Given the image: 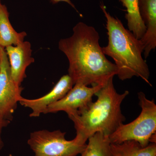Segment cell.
Segmentation results:
<instances>
[{"instance_id":"10","label":"cell","mask_w":156,"mask_h":156,"mask_svg":"<svg viewBox=\"0 0 156 156\" xmlns=\"http://www.w3.org/2000/svg\"><path fill=\"white\" fill-rule=\"evenodd\" d=\"M140 17L144 23L146 31L140 39L143 45L145 58L156 47V0H138Z\"/></svg>"},{"instance_id":"15","label":"cell","mask_w":156,"mask_h":156,"mask_svg":"<svg viewBox=\"0 0 156 156\" xmlns=\"http://www.w3.org/2000/svg\"><path fill=\"white\" fill-rule=\"evenodd\" d=\"M11 121L6 119L0 113V151L4 147V143L2 138V132L4 128L9 126Z\"/></svg>"},{"instance_id":"7","label":"cell","mask_w":156,"mask_h":156,"mask_svg":"<svg viewBox=\"0 0 156 156\" xmlns=\"http://www.w3.org/2000/svg\"><path fill=\"white\" fill-rule=\"evenodd\" d=\"M74 85L64 97L48 106L44 114L60 111L66 112L68 115L75 113L88 106L92 102L93 95L103 87L96 86L89 87L80 83Z\"/></svg>"},{"instance_id":"13","label":"cell","mask_w":156,"mask_h":156,"mask_svg":"<svg viewBox=\"0 0 156 156\" xmlns=\"http://www.w3.org/2000/svg\"><path fill=\"white\" fill-rule=\"evenodd\" d=\"M126 9V14L128 29L136 39L140 40L144 35L146 27L143 21L138 8V0H120Z\"/></svg>"},{"instance_id":"8","label":"cell","mask_w":156,"mask_h":156,"mask_svg":"<svg viewBox=\"0 0 156 156\" xmlns=\"http://www.w3.org/2000/svg\"><path fill=\"white\" fill-rule=\"evenodd\" d=\"M74 84L68 74L62 76L48 94L36 99H27L22 97L19 102L24 107L32 110L30 117H38L44 113L48 106L61 99L72 88Z\"/></svg>"},{"instance_id":"5","label":"cell","mask_w":156,"mask_h":156,"mask_svg":"<svg viewBox=\"0 0 156 156\" xmlns=\"http://www.w3.org/2000/svg\"><path fill=\"white\" fill-rule=\"evenodd\" d=\"M66 134L60 130L34 131L31 133L27 144L34 156H76L82 153L87 144H81L75 138L68 140Z\"/></svg>"},{"instance_id":"2","label":"cell","mask_w":156,"mask_h":156,"mask_svg":"<svg viewBox=\"0 0 156 156\" xmlns=\"http://www.w3.org/2000/svg\"><path fill=\"white\" fill-rule=\"evenodd\" d=\"M113 77L96 93L97 99L88 106L68 115L76 131L75 138L86 144L89 137L98 132L109 136L123 124L126 118L122 113L121 105L129 94L128 91L120 94L114 86Z\"/></svg>"},{"instance_id":"9","label":"cell","mask_w":156,"mask_h":156,"mask_svg":"<svg viewBox=\"0 0 156 156\" xmlns=\"http://www.w3.org/2000/svg\"><path fill=\"white\" fill-rule=\"evenodd\" d=\"M10 65L11 76L17 85L21 86L26 77L27 69L34 62L32 56L31 45L28 41H23L17 45L5 48Z\"/></svg>"},{"instance_id":"12","label":"cell","mask_w":156,"mask_h":156,"mask_svg":"<svg viewBox=\"0 0 156 156\" xmlns=\"http://www.w3.org/2000/svg\"><path fill=\"white\" fill-rule=\"evenodd\" d=\"M112 156H156V143L142 147L136 141L128 140L121 144H111Z\"/></svg>"},{"instance_id":"16","label":"cell","mask_w":156,"mask_h":156,"mask_svg":"<svg viewBox=\"0 0 156 156\" xmlns=\"http://www.w3.org/2000/svg\"><path fill=\"white\" fill-rule=\"evenodd\" d=\"M50 1H51V2L54 4H57V3L60 2H65L67 3V4H68L71 7H72L74 9H75L76 10L75 6L74 4L70 0H50Z\"/></svg>"},{"instance_id":"3","label":"cell","mask_w":156,"mask_h":156,"mask_svg":"<svg viewBox=\"0 0 156 156\" xmlns=\"http://www.w3.org/2000/svg\"><path fill=\"white\" fill-rule=\"evenodd\" d=\"M101 8L106 18L108 36V44L102 48V50L114 61L118 77L124 81L137 77L151 86L149 69L142 57L144 48L141 41L125 28L120 20L108 13L102 4Z\"/></svg>"},{"instance_id":"4","label":"cell","mask_w":156,"mask_h":156,"mask_svg":"<svg viewBox=\"0 0 156 156\" xmlns=\"http://www.w3.org/2000/svg\"><path fill=\"white\" fill-rule=\"evenodd\" d=\"M140 114L131 122L120 126L108 136L111 144H121L128 140L136 141L142 147L156 143V105L142 92L138 93Z\"/></svg>"},{"instance_id":"17","label":"cell","mask_w":156,"mask_h":156,"mask_svg":"<svg viewBox=\"0 0 156 156\" xmlns=\"http://www.w3.org/2000/svg\"><path fill=\"white\" fill-rule=\"evenodd\" d=\"M1 62V46H0V64Z\"/></svg>"},{"instance_id":"1","label":"cell","mask_w":156,"mask_h":156,"mask_svg":"<svg viewBox=\"0 0 156 156\" xmlns=\"http://www.w3.org/2000/svg\"><path fill=\"white\" fill-rule=\"evenodd\" d=\"M99 39L93 27L80 22L73 28L71 36L58 42V49L69 62L68 75L74 85L104 86L118 74L116 66L104 53Z\"/></svg>"},{"instance_id":"11","label":"cell","mask_w":156,"mask_h":156,"mask_svg":"<svg viewBox=\"0 0 156 156\" xmlns=\"http://www.w3.org/2000/svg\"><path fill=\"white\" fill-rule=\"evenodd\" d=\"M27 33L17 32L13 28L9 20V13L5 5L0 2V46L5 48L17 45L24 41Z\"/></svg>"},{"instance_id":"6","label":"cell","mask_w":156,"mask_h":156,"mask_svg":"<svg viewBox=\"0 0 156 156\" xmlns=\"http://www.w3.org/2000/svg\"><path fill=\"white\" fill-rule=\"evenodd\" d=\"M0 113L11 121L17 103L22 97L23 88L15 83L11 76L9 59L5 48L1 46Z\"/></svg>"},{"instance_id":"14","label":"cell","mask_w":156,"mask_h":156,"mask_svg":"<svg viewBox=\"0 0 156 156\" xmlns=\"http://www.w3.org/2000/svg\"><path fill=\"white\" fill-rule=\"evenodd\" d=\"M89 143L81 156H112L108 136L98 132L89 139Z\"/></svg>"}]
</instances>
